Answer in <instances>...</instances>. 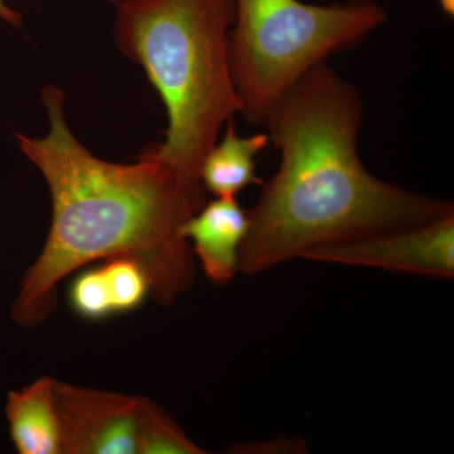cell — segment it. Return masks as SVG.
Listing matches in <instances>:
<instances>
[{
	"instance_id": "obj_1",
	"label": "cell",
	"mask_w": 454,
	"mask_h": 454,
	"mask_svg": "<svg viewBox=\"0 0 454 454\" xmlns=\"http://www.w3.org/2000/svg\"><path fill=\"white\" fill-rule=\"evenodd\" d=\"M42 103L47 136L16 137L46 179L52 223L40 256L23 277L12 319L37 327L56 309L64 278L113 258L136 262L148 277L152 297L162 306L175 303L195 280V255L182 227L206 203L201 182L184 178L146 151L133 164L100 160L68 127L61 89L46 86Z\"/></svg>"
},
{
	"instance_id": "obj_2",
	"label": "cell",
	"mask_w": 454,
	"mask_h": 454,
	"mask_svg": "<svg viewBox=\"0 0 454 454\" xmlns=\"http://www.w3.org/2000/svg\"><path fill=\"white\" fill-rule=\"evenodd\" d=\"M363 103L325 64L293 86L264 127L280 166L249 211L240 270L262 273L310 247L432 223L450 202L372 176L357 152Z\"/></svg>"
},
{
	"instance_id": "obj_3",
	"label": "cell",
	"mask_w": 454,
	"mask_h": 454,
	"mask_svg": "<svg viewBox=\"0 0 454 454\" xmlns=\"http://www.w3.org/2000/svg\"><path fill=\"white\" fill-rule=\"evenodd\" d=\"M113 37L142 66L168 116L166 139L145 151L200 181L203 158L239 114L229 61L234 0H114Z\"/></svg>"
},
{
	"instance_id": "obj_4",
	"label": "cell",
	"mask_w": 454,
	"mask_h": 454,
	"mask_svg": "<svg viewBox=\"0 0 454 454\" xmlns=\"http://www.w3.org/2000/svg\"><path fill=\"white\" fill-rule=\"evenodd\" d=\"M229 61L239 114L262 125L301 77L387 20L372 0L307 4L301 0H234Z\"/></svg>"
},
{
	"instance_id": "obj_5",
	"label": "cell",
	"mask_w": 454,
	"mask_h": 454,
	"mask_svg": "<svg viewBox=\"0 0 454 454\" xmlns=\"http://www.w3.org/2000/svg\"><path fill=\"white\" fill-rule=\"evenodd\" d=\"M301 258L450 279L454 276V215L419 226L318 245Z\"/></svg>"
},
{
	"instance_id": "obj_6",
	"label": "cell",
	"mask_w": 454,
	"mask_h": 454,
	"mask_svg": "<svg viewBox=\"0 0 454 454\" xmlns=\"http://www.w3.org/2000/svg\"><path fill=\"white\" fill-rule=\"evenodd\" d=\"M61 454H137L138 396L53 384Z\"/></svg>"
},
{
	"instance_id": "obj_7",
	"label": "cell",
	"mask_w": 454,
	"mask_h": 454,
	"mask_svg": "<svg viewBox=\"0 0 454 454\" xmlns=\"http://www.w3.org/2000/svg\"><path fill=\"white\" fill-rule=\"evenodd\" d=\"M249 227V212L236 199L206 202L182 227L206 277L215 284L229 283L240 270V250Z\"/></svg>"
},
{
	"instance_id": "obj_8",
	"label": "cell",
	"mask_w": 454,
	"mask_h": 454,
	"mask_svg": "<svg viewBox=\"0 0 454 454\" xmlns=\"http://www.w3.org/2000/svg\"><path fill=\"white\" fill-rule=\"evenodd\" d=\"M53 384L55 379L43 376L8 394L9 433L20 454H61Z\"/></svg>"
},
{
	"instance_id": "obj_9",
	"label": "cell",
	"mask_w": 454,
	"mask_h": 454,
	"mask_svg": "<svg viewBox=\"0 0 454 454\" xmlns=\"http://www.w3.org/2000/svg\"><path fill=\"white\" fill-rule=\"evenodd\" d=\"M268 134L240 137L234 121H227L225 136L216 143L200 168L203 188L220 199H236L245 187L259 184L255 175V158L269 145Z\"/></svg>"
},
{
	"instance_id": "obj_10",
	"label": "cell",
	"mask_w": 454,
	"mask_h": 454,
	"mask_svg": "<svg viewBox=\"0 0 454 454\" xmlns=\"http://www.w3.org/2000/svg\"><path fill=\"white\" fill-rule=\"evenodd\" d=\"M178 423L148 397H139L137 454H203Z\"/></svg>"
},
{
	"instance_id": "obj_11",
	"label": "cell",
	"mask_w": 454,
	"mask_h": 454,
	"mask_svg": "<svg viewBox=\"0 0 454 454\" xmlns=\"http://www.w3.org/2000/svg\"><path fill=\"white\" fill-rule=\"evenodd\" d=\"M101 268L109 286L114 313L137 309L142 306L148 294H151L145 271L133 260L107 259Z\"/></svg>"
},
{
	"instance_id": "obj_12",
	"label": "cell",
	"mask_w": 454,
	"mask_h": 454,
	"mask_svg": "<svg viewBox=\"0 0 454 454\" xmlns=\"http://www.w3.org/2000/svg\"><path fill=\"white\" fill-rule=\"evenodd\" d=\"M71 307L82 318L98 321L114 315L112 297L103 268L82 271L71 284Z\"/></svg>"
},
{
	"instance_id": "obj_13",
	"label": "cell",
	"mask_w": 454,
	"mask_h": 454,
	"mask_svg": "<svg viewBox=\"0 0 454 454\" xmlns=\"http://www.w3.org/2000/svg\"><path fill=\"white\" fill-rule=\"evenodd\" d=\"M0 20H4L8 25L18 27L22 25L23 17L20 12L5 4L4 0H0Z\"/></svg>"
},
{
	"instance_id": "obj_14",
	"label": "cell",
	"mask_w": 454,
	"mask_h": 454,
	"mask_svg": "<svg viewBox=\"0 0 454 454\" xmlns=\"http://www.w3.org/2000/svg\"><path fill=\"white\" fill-rule=\"evenodd\" d=\"M441 2V7L448 14V16H453L454 14V0H439Z\"/></svg>"
}]
</instances>
